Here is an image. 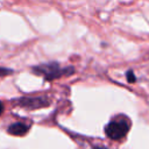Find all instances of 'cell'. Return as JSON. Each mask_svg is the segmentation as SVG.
<instances>
[{"mask_svg": "<svg viewBox=\"0 0 149 149\" xmlns=\"http://www.w3.org/2000/svg\"><path fill=\"white\" fill-rule=\"evenodd\" d=\"M36 74L42 76L45 80H54L57 78H61L63 76H70L74 72L73 66H65L62 68L58 63L51 62V63H45V64H40L36 65L31 69Z\"/></svg>", "mask_w": 149, "mask_h": 149, "instance_id": "obj_1", "label": "cell"}, {"mask_svg": "<svg viewBox=\"0 0 149 149\" xmlns=\"http://www.w3.org/2000/svg\"><path fill=\"white\" fill-rule=\"evenodd\" d=\"M130 123L126 118H118L114 120H111L106 127H105V134L107 135L108 139L118 141L121 140L127 135L129 132Z\"/></svg>", "mask_w": 149, "mask_h": 149, "instance_id": "obj_2", "label": "cell"}, {"mask_svg": "<svg viewBox=\"0 0 149 149\" xmlns=\"http://www.w3.org/2000/svg\"><path fill=\"white\" fill-rule=\"evenodd\" d=\"M17 104L29 109H36L48 106L50 102L45 97H23L17 100Z\"/></svg>", "mask_w": 149, "mask_h": 149, "instance_id": "obj_3", "label": "cell"}, {"mask_svg": "<svg viewBox=\"0 0 149 149\" xmlns=\"http://www.w3.org/2000/svg\"><path fill=\"white\" fill-rule=\"evenodd\" d=\"M28 130H29V126L23 122H15L8 127V133L12 135H16V136L24 135Z\"/></svg>", "mask_w": 149, "mask_h": 149, "instance_id": "obj_4", "label": "cell"}, {"mask_svg": "<svg viewBox=\"0 0 149 149\" xmlns=\"http://www.w3.org/2000/svg\"><path fill=\"white\" fill-rule=\"evenodd\" d=\"M126 78H127V81H128V83H135V81H136V78H135V76H134V72H133L132 70H128V71L126 72Z\"/></svg>", "mask_w": 149, "mask_h": 149, "instance_id": "obj_5", "label": "cell"}, {"mask_svg": "<svg viewBox=\"0 0 149 149\" xmlns=\"http://www.w3.org/2000/svg\"><path fill=\"white\" fill-rule=\"evenodd\" d=\"M13 71L10 69H7V68H1L0 66V76H9Z\"/></svg>", "mask_w": 149, "mask_h": 149, "instance_id": "obj_6", "label": "cell"}, {"mask_svg": "<svg viewBox=\"0 0 149 149\" xmlns=\"http://www.w3.org/2000/svg\"><path fill=\"white\" fill-rule=\"evenodd\" d=\"M92 149H108V148H106V147H104V146H94Z\"/></svg>", "mask_w": 149, "mask_h": 149, "instance_id": "obj_7", "label": "cell"}, {"mask_svg": "<svg viewBox=\"0 0 149 149\" xmlns=\"http://www.w3.org/2000/svg\"><path fill=\"white\" fill-rule=\"evenodd\" d=\"M2 112H3V105H2V102L0 101V115L2 114Z\"/></svg>", "mask_w": 149, "mask_h": 149, "instance_id": "obj_8", "label": "cell"}]
</instances>
